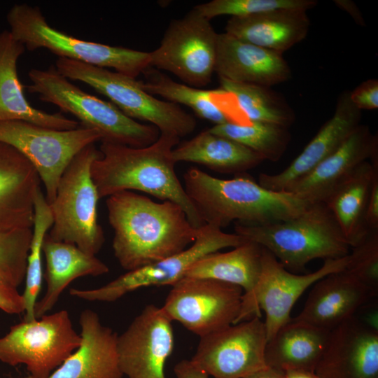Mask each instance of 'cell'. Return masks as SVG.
<instances>
[{
    "mask_svg": "<svg viewBox=\"0 0 378 378\" xmlns=\"http://www.w3.org/2000/svg\"><path fill=\"white\" fill-rule=\"evenodd\" d=\"M106 204L114 255L127 271L175 255L196 239L197 228L175 202L123 190L108 196Z\"/></svg>",
    "mask_w": 378,
    "mask_h": 378,
    "instance_id": "cell-1",
    "label": "cell"
},
{
    "mask_svg": "<svg viewBox=\"0 0 378 378\" xmlns=\"http://www.w3.org/2000/svg\"><path fill=\"white\" fill-rule=\"evenodd\" d=\"M179 139L160 133L156 141L143 148L102 141V155L91 167L99 199L123 190H138L176 203L195 228L204 225L175 172L172 150Z\"/></svg>",
    "mask_w": 378,
    "mask_h": 378,
    "instance_id": "cell-2",
    "label": "cell"
},
{
    "mask_svg": "<svg viewBox=\"0 0 378 378\" xmlns=\"http://www.w3.org/2000/svg\"><path fill=\"white\" fill-rule=\"evenodd\" d=\"M183 179L184 189L204 223L220 229L233 221L263 225L288 220L312 204L290 192L265 188L246 173L221 179L192 167Z\"/></svg>",
    "mask_w": 378,
    "mask_h": 378,
    "instance_id": "cell-3",
    "label": "cell"
},
{
    "mask_svg": "<svg viewBox=\"0 0 378 378\" xmlns=\"http://www.w3.org/2000/svg\"><path fill=\"white\" fill-rule=\"evenodd\" d=\"M236 234L269 251L288 271L304 270L315 259H337L351 248L325 203H312L292 218L263 225L236 222Z\"/></svg>",
    "mask_w": 378,
    "mask_h": 378,
    "instance_id": "cell-4",
    "label": "cell"
},
{
    "mask_svg": "<svg viewBox=\"0 0 378 378\" xmlns=\"http://www.w3.org/2000/svg\"><path fill=\"white\" fill-rule=\"evenodd\" d=\"M28 76L31 84L24 87L29 92L74 115L81 127L97 130L102 136L101 141L143 148L153 144L160 136L155 126L132 119L111 102L87 93L53 65L42 70L31 69Z\"/></svg>",
    "mask_w": 378,
    "mask_h": 378,
    "instance_id": "cell-5",
    "label": "cell"
},
{
    "mask_svg": "<svg viewBox=\"0 0 378 378\" xmlns=\"http://www.w3.org/2000/svg\"><path fill=\"white\" fill-rule=\"evenodd\" d=\"M6 20L13 37L25 49H47L66 58L115 71L136 78L150 66L148 52L111 46L78 39L51 27L40 8L27 4H15Z\"/></svg>",
    "mask_w": 378,
    "mask_h": 378,
    "instance_id": "cell-6",
    "label": "cell"
},
{
    "mask_svg": "<svg viewBox=\"0 0 378 378\" xmlns=\"http://www.w3.org/2000/svg\"><path fill=\"white\" fill-rule=\"evenodd\" d=\"M57 71L69 80L88 84L125 115L145 121L157 127L160 133L178 138L191 134L197 122L195 118L174 103L161 100L146 91L141 80L116 71L59 57Z\"/></svg>",
    "mask_w": 378,
    "mask_h": 378,
    "instance_id": "cell-7",
    "label": "cell"
},
{
    "mask_svg": "<svg viewBox=\"0 0 378 378\" xmlns=\"http://www.w3.org/2000/svg\"><path fill=\"white\" fill-rule=\"evenodd\" d=\"M102 155L94 144L78 153L63 173L50 204L52 225L48 236L76 245L95 255L104 242L97 220L98 192L91 176L93 162Z\"/></svg>",
    "mask_w": 378,
    "mask_h": 378,
    "instance_id": "cell-8",
    "label": "cell"
},
{
    "mask_svg": "<svg viewBox=\"0 0 378 378\" xmlns=\"http://www.w3.org/2000/svg\"><path fill=\"white\" fill-rule=\"evenodd\" d=\"M80 342L68 312L61 310L11 326L0 337V361L24 365L30 378H48Z\"/></svg>",
    "mask_w": 378,
    "mask_h": 378,
    "instance_id": "cell-9",
    "label": "cell"
},
{
    "mask_svg": "<svg viewBox=\"0 0 378 378\" xmlns=\"http://www.w3.org/2000/svg\"><path fill=\"white\" fill-rule=\"evenodd\" d=\"M348 262L349 255L337 259H328L315 272L295 274L286 270L263 248L258 279L250 291L243 293L240 311L234 324L254 316L260 317L261 310L264 311L268 342L281 328L291 321V310L301 295L321 278L344 270Z\"/></svg>",
    "mask_w": 378,
    "mask_h": 378,
    "instance_id": "cell-10",
    "label": "cell"
},
{
    "mask_svg": "<svg viewBox=\"0 0 378 378\" xmlns=\"http://www.w3.org/2000/svg\"><path fill=\"white\" fill-rule=\"evenodd\" d=\"M102 140L95 130L81 127L59 130L22 120L0 122V141L23 155L35 168L51 204L59 180L75 156L86 146Z\"/></svg>",
    "mask_w": 378,
    "mask_h": 378,
    "instance_id": "cell-11",
    "label": "cell"
},
{
    "mask_svg": "<svg viewBox=\"0 0 378 378\" xmlns=\"http://www.w3.org/2000/svg\"><path fill=\"white\" fill-rule=\"evenodd\" d=\"M218 35L210 20L192 8L183 18L170 22L160 46L149 52L150 66L202 88L211 83L215 73Z\"/></svg>",
    "mask_w": 378,
    "mask_h": 378,
    "instance_id": "cell-12",
    "label": "cell"
},
{
    "mask_svg": "<svg viewBox=\"0 0 378 378\" xmlns=\"http://www.w3.org/2000/svg\"><path fill=\"white\" fill-rule=\"evenodd\" d=\"M247 240L236 233H226L204 224L197 228L195 241L185 250L146 266L127 271L109 283L94 289L71 288L69 294L90 302H113L138 288L172 286L203 256L227 247H237Z\"/></svg>",
    "mask_w": 378,
    "mask_h": 378,
    "instance_id": "cell-13",
    "label": "cell"
},
{
    "mask_svg": "<svg viewBox=\"0 0 378 378\" xmlns=\"http://www.w3.org/2000/svg\"><path fill=\"white\" fill-rule=\"evenodd\" d=\"M172 286L162 309L200 337L234 324L239 315L244 290L238 286L183 277Z\"/></svg>",
    "mask_w": 378,
    "mask_h": 378,
    "instance_id": "cell-14",
    "label": "cell"
},
{
    "mask_svg": "<svg viewBox=\"0 0 378 378\" xmlns=\"http://www.w3.org/2000/svg\"><path fill=\"white\" fill-rule=\"evenodd\" d=\"M266 328L259 316L200 337L191 361L214 378H247L266 368Z\"/></svg>",
    "mask_w": 378,
    "mask_h": 378,
    "instance_id": "cell-15",
    "label": "cell"
},
{
    "mask_svg": "<svg viewBox=\"0 0 378 378\" xmlns=\"http://www.w3.org/2000/svg\"><path fill=\"white\" fill-rule=\"evenodd\" d=\"M172 321L162 307L146 306L118 336L120 370L127 378H165L174 348Z\"/></svg>",
    "mask_w": 378,
    "mask_h": 378,
    "instance_id": "cell-16",
    "label": "cell"
},
{
    "mask_svg": "<svg viewBox=\"0 0 378 378\" xmlns=\"http://www.w3.org/2000/svg\"><path fill=\"white\" fill-rule=\"evenodd\" d=\"M314 373L319 378H378V331L355 316L332 329Z\"/></svg>",
    "mask_w": 378,
    "mask_h": 378,
    "instance_id": "cell-17",
    "label": "cell"
},
{
    "mask_svg": "<svg viewBox=\"0 0 378 378\" xmlns=\"http://www.w3.org/2000/svg\"><path fill=\"white\" fill-rule=\"evenodd\" d=\"M378 158L377 135L360 125L333 153L287 190L310 203H325L363 162Z\"/></svg>",
    "mask_w": 378,
    "mask_h": 378,
    "instance_id": "cell-18",
    "label": "cell"
},
{
    "mask_svg": "<svg viewBox=\"0 0 378 378\" xmlns=\"http://www.w3.org/2000/svg\"><path fill=\"white\" fill-rule=\"evenodd\" d=\"M349 95V90L340 94L332 116L286 168L274 174H260L258 183L273 191H287L337 149L360 125L361 111L353 104Z\"/></svg>",
    "mask_w": 378,
    "mask_h": 378,
    "instance_id": "cell-19",
    "label": "cell"
},
{
    "mask_svg": "<svg viewBox=\"0 0 378 378\" xmlns=\"http://www.w3.org/2000/svg\"><path fill=\"white\" fill-rule=\"evenodd\" d=\"M314 284L302 310L292 321L330 331L375 298L345 269L329 274Z\"/></svg>",
    "mask_w": 378,
    "mask_h": 378,
    "instance_id": "cell-20",
    "label": "cell"
},
{
    "mask_svg": "<svg viewBox=\"0 0 378 378\" xmlns=\"http://www.w3.org/2000/svg\"><path fill=\"white\" fill-rule=\"evenodd\" d=\"M219 78L271 87L288 80L291 71L282 54L218 34L215 67Z\"/></svg>",
    "mask_w": 378,
    "mask_h": 378,
    "instance_id": "cell-21",
    "label": "cell"
},
{
    "mask_svg": "<svg viewBox=\"0 0 378 378\" xmlns=\"http://www.w3.org/2000/svg\"><path fill=\"white\" fill-rule=\"evenodd\" d=\"M79 324V347L48 378H122L118 334L103 326L98 314L90 309L80 313Z\"/></svg>",
    "mask_w": 378,
    "mask_h": 378,
    "instance_id": "cell-22",
    "label": "cell"
},
{
    "mask_svg": "<svg viewBox=\"0 0 378 378\" xmlns=\"http://www.w3.org/2000/svg\"><path fill=\"white\" fill-rule=\"evenodd\" d=\"M40 182L29 161L0 141V232L32 228Z\"/></svg>",
    "mask_w": 378,
    "mask_h": 378,
    "instance_id": "cell-23",
    "label": "cell"
},
{
    "mask_svg": "<svg viewBox=\"0 0 378 378\" xmlns=\"http://www.w3.org/2000/svg\"><path fill=\"white\" fill-rule=\"evenodd\" d=\"M25 50L9 31L0 33V122L22 120L59 130L78 128L79 122L60 113L36 108L27 100L17 70L18 60Z\"/></svg>",
    "mask_w": 378,
    "mask_h": 378,
    "instance_id": "cell-24",
    "label": "cell"
},
{
    "mask_svg": "<svg viewBox=\"0 0 378 378\" xmlns=\"http://www.w3.org/2000/svg\"><path fill=\"white\" fill-rule=\"evenodd\" d=\"M142 74L146 78L144 82L141 80L142 86L148 93L176 104H183L214 125L227 122L244 125L251 122L240 110L233 94L221 88L206 90L192 87L174 81L152 67Z\"/></svg>",
    "mask_w": 378,
    "mask_h": 378,
    "instance_id": "cell-25",
    "label": "cell"
},
{
    "mask_svg": "<svg viewBox=\"0 0 378 378\" xmlns=\"http://www.w3.org/2000/svg\"><path fill=\"white\" fill-rule=\"evenodd\" d=\"M309 27L306 10L287 8L231 17L225 32L243 41L283 54L307 36Z\"/></svg>",
    "mask_w": 378,
    "mask_h": 378,
    "instance_id": "cell-26",
    "label": "cell"
},
{
    "mask_svg": "<svg viewBox=\"0 0 378 378\" xmlns=\"http://www.w3.org/2000/svg\"><path fill=\"white\" fill-rule=\"evenodd\" d=\"M46 263V290L34 308L36 318L47 314L57 303L61 293L76 279L99 276L108 272V266L74 244L52 239L48 234L43 244Z\"/></svg>",
    "mask_w": 378,
    "mask_h": 378,
    "instance_id": "cell-27",
    "label": "cell"
},
{
    "mask_svg": "<svg viewBox=\"0 0 378 378\" xmlns=\"http://www.w3.org/2000/svg\"><path fill=\"white\" fill-rule=\"evenodd\" d=\"M329 330L291 321L281 328L266 344L267 367L281 372H314L326 346Z\"/></svg>",
    "mask_w": 378,
    "mask_h": 378,
    "instance_id": "cell-28",
    "label": "cell"
},
{
    "mask_svg": "<svg viewBox=\"0 0 378 378\" xmlns=\"http://www.w3.org/2000/svg\"><path fill=\"white\" fill-rule=\"evenodd\" d=\"M172 157L176 162L200 164L217 172L235 175L245 173L264 161L247 147L209 130L174 148Z\"/></svg>",
    "mask_w": 378,
    "mask_h": 378,
    "instance_id": "cell-29",
    "label": "cell"
},
{
    "mask_svg": "<svg viewBox=\"0 0 378 378\" xmlns=\"http://www.w3.org/2000/svg\"><path fill=\"white\" fill-rule=\"evenodd\" d=\"M262 250V246L247 240L230 251L203 256L190 267L183 277L215 279L238 286L247 293L258 279Z\"/></svg>",
    "mask_w": 378,
    "mask_h": 378,
    "instance_id": "cell-30",
    "label": "cell"
},
{
    "mask_svg": "<svg viewBox=\"0 0 378 378\" xmlns=\"http://www.w3.org/2000/svg\"><path fill=\"white\" fill-rule=\"evenodd\" d=\"M373 171L372 162H363L325 202L351 247L368 231L365 214Z\"/></svg>",
    "mask_w": 378,
    "mask_h": 378,
    "instance_id": "cell-31",
    "label": "cell"
},
{
    "mask_svg": "<svg viewBox=\"0 0 378 378\" xmlns=\"http://www.w3.org/2000/svg\"><path fill=\"white\" fill-rule=\"evenodd\" d=\"M219 80L220 88L233 94L240 110L250 122L271 123L287 128L294 122L293 109L270 87Z\"/></svg>",
    "mask_w": 378,
    "mask_h": 378,
    "instance_id": "cell-32",
    "label": "cell"
},
{
    "mask_svg": "<svg viewBox=\"0 0 378 378\" xmlns=\"http://www.w3.org/2000/svg\"><path fill=\"white\" fill-rule=\"evenodd\" d=\"M208 130L239 143L264 160L272 162H276L283 156L291 139L288 128L261 122H251L244 125L227 122Z\"/></svg>",
    "mask_w": 378,
    "mask_h": 378,
    "instance_id": "cell-33",
    "label": "cell"
},
{
    "mask_svg": "<svg viewBox=\"0 0 378 378\" xmlns=\"http://www.w3.org/2000/svg\"><path fill=\"white\" fill-rule=\"evenodd\" d=\"M52 223L50 205L40 189L34 200L32 236L27 260L25 288L22 294L24 303V321L36 319L34 308L42 283L43 244Z\"/></svg>",
    "mask_w": 378,
    "mask_h": 378,
    "instance_id": "cell-34",
    "label": "cell"
},
{
    "mask_svg": "<svg viewBox=\"0 0 378 378\" xmlns=\"http://www.w3.org/2000/svg\"><path fill=\"white\" fill-rule=\"evenodd\" d=\"M316 0H212L198 4L193 9L211 20L220 15L248 16L278 9L313 8Z\"/></svg>",
    "mask_w": 378,
    "mask_h": 378,
    "instance_id": "cell-35",
    "label": "cell"
},
{
    "mask_svg": "<svg viewBox=\"0 0 378 378\" xmlns=\"http://www.w3.org/2000/svg\"><path fill=\"white\" fill-rule=\"evenodd\" d=\"M32 228L0 232V273L18 288L24 280Z\"/></svg>",
    "mask_w": 378,
    "mask_h": 378,
    "instance_id": "cell-36",
    "label": "cell"
},
{
    "mask_svg": "<svg viewBox=\"0 0 378 378\" xmlns=\"http://www.w3.org/2000/svg\"><path fill=\"white\" fill-rule=\"evenodd\" d=\"M345 270L374 298L378 293V230H368L352 247Z\"/></svg>",
    "mask_w": 378,
    "mask_h": 378,
    "instance_id": "cell-37",
    "label": "cell"
},
{
    "mask_svg": "<svg viewBox=\"0 0 378 378\" xmlns=\"http://www.w3.org/2000/svg\"><path fill=\"white\" fill-rule=\"evenodd\" d=\"M350 99L359 110H372L378 108V80L369 79L361 83L352 92Z\"/></svg>",
    "mask_w": 378,
    "mask_h": 378,
    "instance_id": "cell-38",
    "label": "cell"
},
{
    "mask_svg": "<svg viewBox=\"0 0 378 378\" xmlns=\"http://www.w3.org/2000/svg\"><path fill=\"white\" fill-rule=\"evenodd\" d=\"M0 309L10 314L24 313L22 295L0 273Z\"/></svg>",
    "mask_w": 378,
    "mask_h": 378,
    "instance_id": "cell-39",
    "label": "cell"
},
{
    "mask_svg": "<svg viewBox=\"0 0 378 378\" xmlns=\"http://www.w3.org/2000/svg\"><path fill=\"white\" fill-rule=\"evenodd\" d=\"M373 176L365 214L368 230H378V158L371 160Z\"/></svg>",
    "mask_w": 378,
    "mask_h": 378,
    "instance_id": "cell-40",
    "label": "cell"
},
{
    "mask_svg": "<svg viewBox=\"0 0 378 378\" xmlns=\"http://www.w3.org/2000/svg\"><path fill=\"white\" fill-rule=\"evenodd\" d=\"M176 378H209V374L197 367L191 360H182L175 365Z\"/></svg>",
    "mask_w": 378,
    "mask_h": 378,
    "instance_id": "cell-41",
    "label": "cell"
},
{
    "mask_svg": "<svg viewBox=\"0 0 378 378\" xmlns=\"http://www.w3.org/2000/svg\"><path fill=\"white\" fill-rule=\"evenodd\" d=\"M370 301L364 304L356 312L359 313L360 316H355L365 326L378 331L377 302L373 300L372 303H370Z\"/></svg>",
    "mask_w": 378,
    "mask_h": 378,
    "instance_id": "cell-42",
    "label": "cell"
},
{
    "mask_svg": "<svg viewBox=\"0 0 378 378\" xmlns=\"http://www.w3.org/2000/svg\"><path fill=\"white\" fill-rule=\"evenodd\" d=\"M334 3L338 8L348 13L356 24L365 26L362 13L354 1L350 0H335Z\"/></svg>",
    "mask_w": 378,
    "mask_h": 378,
    "instance_id": "cell-43",
    "label": "cell"
},
{
    "mask_svg": "<svg viewBox=\"0 0 378 378\" xmlns=\"http://www.w3.org/2000/svg\"><path fill=\"white\" fill-rule=\"evenodd\" d=\"M247 378H284V377L283 372L267 367L255 372Z\"/></svg>",
    "mask_w": 378,
    "mask_h": 378,
    "instance_id": "cell-44",
    "label": "cell"
},
{
    "mask_svg": "<svg viewBox=\"0 0 378 378\" xmlns=\"http://www.w3.org/2000/svg\"><path fill=\"white\" fill-rule=\"evenodd\" d=\"M284 378H319L314 372L304 370H287L284 372Z\"/></svg>",
    "mask_w": 378,
    "mask_h": 378,
    "instance_id": "cell-45",
    "label": "cell"
}]
</instances>
